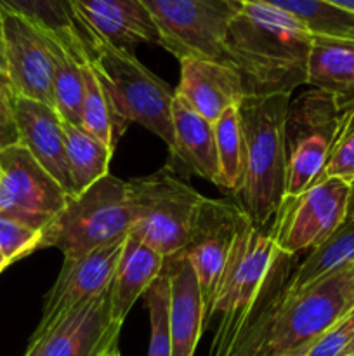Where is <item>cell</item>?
Wrapping results in <instances>:
<instances>
[{
  "mask_svg": "<svg viewBox=\"0 0 354 356\" xmlns=\"http://www.w3.org/2000/svg\"><path fill=\"white\" fill-rule=\"evenodd\" d=\"M245 212L231 200L203 198L191 229L189 240L180 252L196 273L205 302V329L215 291L235 247Z\"/></svg>",
  "mask_w": 354,
  "mask_h": 356,
  "instance_id": "7c38bea8",
  "label": "cell"
},
{
  "mask_svg": "<svg viewBox=\"0 0 354 356\" xmlns=\"http://www.w3.org/2000/svg\"><path fill=\"white\" fill-rule=\"evenodd\" d=\"M353 308L354 263L325 275L301 291H288L264 356H280L312 344Z\"/></svg>",
  "mask_w": 354,
  "mask_h": 356,
  "instance_id": "52a82bcc",
  "label": "cell"
},
{
  "mask_svg": "<svg viewBox=\"0 0 354 356\" xmlns=\"http://www.w3.org/2000/svg\"><path fill=\"white\" fill-rule=\"evenodd\" d=\"M19 145L16 115L12 106V94L9 89H0V152Z\"/></svg>",
  "mask_w": 354,
  "mask_h": 356,
  "instance_id": "836d02e7",
  "label": "cell"
},
{
  "mask_svg": "<svg viewBox=\"0 0 354 356\" xmlns=\"http://www.w3.org/2000/svg\"><path fill=\"white\" fill-rule=\"evenodd\" d=\"M349 263H354V221H344L333 235L297 263L290 277V292L301 291Z\"/></svg>",
  "mask_w": 354,
  "mask_h": 356,
  "instance_id": "484cf974",
  "label": "cell"
},
{
  "mask_svg": "<svg viewBox=\"0 0 354 356\" xmlns=\"http://www.w3.org/2000/svg\"><path fill=\"white\" fill-rule=\"evenodd\" d=\"M0 75L6 79V61H3V40H2V28H0ZM7 82V79H6Z\"/></svg>",
  "mask_w": 354,
  "mask_h": 356,
  "instance_id": "f35d334b",
  "label": "cell"
},
{
  "mask_svg": "<svg viewBox=\"0 0 354 356\" xmlns=\"http://www.w3.org/2000/svg\"><path fill=\"white\" fill-rule=\"evenodd\" d=\"M325 177H339L347 183L354 181V103L342 106L339 131L319 179Z\"/></svg>",
  "mask_w": 354,
  "mask_h": 356,
  "instance_id": "4dcf8cb0",
  "label": "cell"
},
{
  "mask_svg": "<svg viewBox=\"0 0 354 356\" xmlns=\"http://www.w3.org/2000/svg\"><path fill=\"white\" fill-rule=\"evenodd\" d=\"M0 86H3V87H7V89H9V86H7L6 79H3V76H2V75H0Z\"/></svg>",
  "mask_w": 354,
  "mask_h": 356,
  "instance_id": "7bdbcfd3",
  "label": "cell"
},
{
  "mask_svg": "<svg viewBox=\"0 0 354 356\" xmlns=\"http://www.w3.org/2000/svg\"><path fill=\"white\" fill-rule=\"evenodd\" d=\"M125 238L80 257L65 259L58 280L45 296L42 320L35 336H47L66 315L110 291Z\"/></svg>",
  "mask_w": 354,
  "mask_h": 356,
  "instance_id": "5bb4252c",
  "label": "cell"
},
{
  "mask_svg": "<svg viewBox=\"0 0 354 356\" xmlns=\"http://www.w3.org/2000/svg\"><path fill=\"white\" fill-rule=\"evenodd\" d=\"M239 106V104H238ZM233 106L214 124L221 188L238 195L245 179L246 145L239 108Z\"/></svg>",
  "mask_w": 354,
  "mask_h": 356,
  "instance_id": "83f0119b",
  "label": "cell"
},
{
  "mask_svg": "<svg viewBox=\"0 0 354 356\" xmlns=\"http://www.w3.org/2000/svg\"><path fill=\"white\" fill-rule=\"evenodd\" d=\"M170 280V337L172 356H194L205 329V302L200 282L183 252L165 257Z\"/></svg>",
  "mask_w": 354,
  "mask_h": 356,
  "instance_id": "d6986e66",
  "label": "cell"
},
{
  "mask_svg": "<svg viewBox=\"0 0 354 356\" xmlns=\"http://www.w3.org/2000/svg\"><path fill=\"white\" fill-rule=\"evenodd\" d=\"M0 10L26 17L75 52L87 54L90 40L76 19L69 0H0Z\"/></svg>",
  "mask_w": 354,
  "mask_h": 356,
  "instance_id": "cb8c5ba5",
  "label": "cell"
},
{
  "mask_svg": "<svg viewBox=\"0 0 354 356\" xmlns=\"http://www.w3.org/2000/svg\"><path fill=\"white\" fill-rule=\"evenodd\" d=\"M130 225L127 183L108 174L68 198L65 209L42 232L38 250L54 247L65 259L80 257L128 236Z\"/></svg>",
  "mask_w": 354,
  "mask_h": 356,
  "instance_id": "277c9868",
  "label": "cell"
},
{
  "mask_svg": "<svg viewBox=\"0 0 354 356\" xmlns=\"http://www.w3.org/2000/svg\"><path fill=\"white\" fill-rule=\"evenodd\" d=\"M0 89H7V87H3V86H0Z\"/></svg>",
  "mask_w": 354,
  "mask_h": 356,
  "instance_id": "ee69618b",
  "label": "cell"
},
{
  "mask_svg": "<svg viewBox=\"0 0 354 356\" xmlns=\"http://www.w3.org/2000/svg\"><path fill=\"white\" fill-rule=\"evenodd\" d=\"M42 233L19 221L0 218V250L9 264L37 252Z\"/></svg>",
  "mask_w": 354,
  "mask_h": 356,
  "instance_id": "1f68e13d",
  "label": "cell"
},
{
  "mask_svg": "<svg viewBox=\"0 0 354 356\" xmlns=\"http://www.w3.org/2000/svg\"><path fill=\"white\" fill-rule=\"evenodd\" d=\"M127 190L132 214L128 235L163 257L180 252L189 240L203 195L177 177L172 167L127 181Z\"/></svg>",
  "mask_w": 354,
  "mask_h": 356,
  "instance_id": "5b68a950",
  "label": "cell"
},
{
  "mask_svg": "<svg viewBox=\"0 0 354 356\" xmlns=\"http://www.w3.org/2000/svg\"><path fill=\"white\" fill-rule=\"evenodd\" d=\"M307 86L332 94L340 106L354 103V42L314 38Z\"/></svg>",
  "mask_w": 354,
  "mask_h": 356,
  "instance_id": "7402d4cb",
  "label": "cell"
},
{
  "mask_svg": "<svg viewBox=\"0 0 354 356\" xmlns=\"http://www.w3.org/2000/svg\"><path fill=\"white\" fill-rule=\"evenodd\" d=\"M354 339V308L312 343L305 356H342Z\"/></svg>",
  "mask_w": 354,
  "mask_h": 356,
  "instance_id": "d6a6232c",
  "label": "cell"
},
{
  "mask_svg": "<svg viewBox=\"0 0 354 356\" xmlns=\"http://www.w3.org/2000/svg\"><path fill=\"white\" fill-rule=\"evenodd\" d=\"M353 353H354V339L351 341V344H349V346H347V350L344 351V355H353Z\"/></svg>",
  "mask_w": 354,
  "mask_h": 356,
  "instance_id": "60d3db41",
  "label": "cell"
},
{
  "mask_svg": "<svg viewBox=\"0 0 354 356\" xmlns=\"http://www.w3.org/2000/svg\"><path fill=\"white\" fill-rule=\"evenodd\" d=\"M62 129L73 195H78L110 174V162L115 149L78 125L62 122Z\"/></svg>",
  "mask_w": 354,
  "mask_h": 356,
  "instance_id": "d4e9b609",
  "label": "cell"
},
{
  "mask_svg": "<svg viewBox=\"0 0 354 356\" xmlns=\"http://www.w3.org/2000/svg\"><path fill=\"white\" fill-rule=\"evenodd\" d=\"M87 59L108 97L118 131L139 124L174 149L172 104L176 90L146 68L132 51L92 40Z\"/></svg>",
  "mask_w": 354,
  "mask_h": 356,
  "instance_id": "3957f363",
  "label": "cell"
},
{
  "mask_svg": "<svg viewBox=\"0 0 354 356\" xmlns=\"http://www.w3.org/2000/svg\"><path fill=\"white\" fill-rule=\"evenodd\" d=\"M297 17L314 38L354 42V14L328 0H264Z\"/></svg>",
  "mask_w": 354,
  "mask_h": 356,
  "instance_id": "4316f807",
  "label": "cell"
},
{
  "mask_svg": "<svg viewBox=\"0 0 354 356\" xmlns=\"http://www.w3.org/2000/svg\"><path fill=\"white\" fill-rule=\"evenodd\" d=\"M158 28L160 47L179 61L228 63V30L236 0H142Z\"/></svg>",
  "mask_w": 354,
  "mask_h": 356,
  "instance_id": "9c48e42d",
  "label": "cell"
},
{
  "mask_svg": "<svg viewBox=\"0 0 354 356\" xmlns=\"http://www.w3.org/2000/svg\"><path fill=\"white\" fill-rule=\"evenodd\" d=\"M69 195L23 145L0 152V218L44 232Z\"/></svg>",
  "mask_w": 354,
  "mask_h": 356,
  "instance_id": "8fae6325",
  "label": "cell"
},
{
  "mask_svg": "<svg viewBox=\"0 0 354 356\" xmlns=\"http://www.w3.org/2000/svg\"><path fill=\"white\" fill-rule=\"evenodd\" d=\"M146 308L149 312L148 356H172V337H170V280L165 270L144 292Z\"/></svg>",
  "mask_w": 354,
  "mask_h": 356,
  "instance_id": "f546056e",
  "label": "cell"
},
{
  "mask_svg": "<svg viewBox=\"0 0 354 356\" xmlns=\"http://www.w3.org/2000/svg\"><path fill=\"white\" fill-rule=\"evenodd\" d=\"M49 40H51L52 63H54V73H52L54 110L58 111L62 122L80 127L83 94H85L83 70H85L87 54H78L54 35H49Z\"/></svg>",
  "mask_w": 354,
  "mask_h": 356,
  "instance_id": "603a6c76",
  "label": "cell"
},
{
  "mask_svg": "<svg viewBox=\"0 0 354 356\" xmlns=\"http://www.w3.org/2000/svg\"><path fill=\"white\" fill-rule=\"evenodd\" d=\"M344 356H354V353L353 355H344Z\"/></svg>",
  "mask_w": 354,
  "mask_h": 356,
  "instance_id": "f6af8a7d",
  "label": "cell"
},
{
  "mask_svg": "<svg viewBox=\"0 0 354 356\" xmlns=\"http://www.w3.org/2000/svg\"><path fill=\"white\" fill-rule=\"evenodd\" d=\"M83 80H85V94H83V110H82V125L89 134L103 141L110 148L115 149L118 139L121 138L118 131L117 120L113 117L108 97L101 87L99 79L94 73L89 59L83 70Z\"/></svg>",
  "mask_w": 354,
  "mask_h": 356,
  "instance_id": "f1b7e54d",
  "label": "cell"
},
{
  "mask_svg": "<svg viewBox=\"0 0 354 356\" xmlns=\"http://www.w3.org/2000/svg\"><path fill=\"white\" fill-rule=\"evenodd\" d=\"M346 221H354V181L351 183V193H349V204H347Z\"/></svg>",
  "mask_w": 354,
  "mask_h": 356,
  "instance_id": "d590c367",
  "label": "cell"
},
{
  "mask_svg": "<svg viewBox=\"0 0 354 356\" xmlns=\"http://www.w3.org/2000/svg\"><path fill=\"white\" fill-rule=\"evenodd\" d=\"M340 115L339 101L314 87L290 99L285 117V197H298L319 179L339 131Z\"/></svg>",
  "mask_w": 354,
  "mask_h": 356,
  "instance_id": "ba28073f",
  "label": "cell"
},
{
  "mask_svg": "<svg viewBox=\"0 0 354 356\" xmlns=\"http://www.w3.org/2000/svg\"><path fill=\"white\" fill-rule=\"evenodd\" d=\"M165 257L144 242L128 235L110 287L111 316L124 323L141 296L162 273Z\"/></svg>",
  "mask_w": 354,
  "mask_h": 356,
  "instance_id": "44dd1931",
  "label": "cell"
},
{
  "mask_svg": "<svg viewBox=\"0 0 354 356\" xmlns=\"http://www.w3.org/2000/svg\"><path fill=\"white\" fill-rule=\"evenodd\" d=\"M311 346L312 344H305V346L297 348V350H292V351H288V353H283L280 356H305L309 353V350H311Z\"/></svg>",
  "mask_w": 354,
  "mask_h": 356,
  "instance_id": "8d00e7d4",
  "label": "cell"
},
{
  "mask_svg": "<svg viewBox=\"0 0 354 356\" xmlns=\"http://www.w3.org/2000/svg\"><path fill=\"white\" fill-rule=\"evenodd\" d=\"M7 266H9V261L6 259V256H3L2 250H0V273H2Z\"/></svg>",
  "mask_w": 354,
  "mask_h": 356,
  "instance_id": "ab89813d",
  "label": "cell"
},
{
  "mask_svg": "<svg viewBox=\"0 0 354 356\" xmlns=\"http://www.w3.org/2000/svg\"><path fill=\"white\" fill-rule=\"evenodd\" d=\"M104 356H121V353H120V350H118V348H115V350H111L110 353H106Z\"/></svg>",
  "mask_w": 354,
  "mask_h": 356,
  "instance_id": "b9f144b4",
  "label": "cell"
},
{
  "mask_svg": "<svg viewBox=\"0 0 354 356\" xmlns=\"http://www.w3.org/2000/svg\"><path fill=\"white\" fill-rule=\"evenodd\" d=\"M45 339H47V336H35L33 334L30 341V346H28L24 356H42V353H44Z\"/></svg>",
  "mask_w": 354,
  "mask_h": 356,
  "instance_id": "e575fe53",
  "label": "cell"
},
{
  "mask_svg": "<svg viewBox=\"0 0 354 356\" xmlns=\"http://www.w3.org/2000/svg\"><path fill=\"white\" fill-rule=\"evenodd\" d=\"M179 63L180 80L176 94L212 124L245 97L242 76L235 66L198 58Z\"/></svg>",
  "mask_w": 354,
  "mask_h": 356,
  "instance_id": "ac0fdd59",
  "label": "cell"
},
{
  "mask_svg": "<svg viewBox=\"0 0 354 356\" xmlns=\"http://www.w3.org/2000/svg\"><path fill=\"white\" fill-rule=\"evenodd\" d=\"M121 327L111 316L108 291L66 315L47 334L42 356H104L118 348Z\"/></svg>",
  "mask_w": 354,
  "mask_h": 356,
  "instance_id": "2e32d148",
  "label": "cell"
},
{
  "mask_svg": "<svg viewBox=\"0 0 354 356\" xmlns=\"http://www.w3.org/2000/svg\"><path fill=\"white\" fill-rule=\"evenodd\" d=\"M349 193L351 183L325 177L298 197H285L271 222L276 250L301 256L321 245L346 221Z\"/></svg>",
  "mask_w": 354,
  "mask_h": 356,
  "instance_id": "30bf717a",
  "label": "cell"
},
{
  "mask_svg": "<svg viewBox=\"0 0 354 356\" xmlns=\"http://www.w3.org/2000/svg\"><path fill=\"white\" fill-rule=\"evenodd\" d=\"M89 40L132 51L134 45H160L158 28L142 0H69Z\"/></svg>",
  "mask_w": 354,
  "mask_h": 356,
  "instance_id": "9a60e30c",
  "label": "cell"
},
{
  "mask_svg": "<svg viewBox=\"0 0 354 356\" xmlns=\"http://www.w3.org/2000/svg\"><path fill=\"white\" fill-rule=\"evenodd\" d=\"M328 2L335 3V6L342 7V9L349 10V13L354 14V0H328Z\"/></svg>",
  "mask_w": 354,
  "mask_h": 356,
  "instance_id": "74e56055",
  "label": "cell"
},
{
  "mask_svg": "<svg viewBox=\"0 0 354 356\" xmlns=\"http://www.w3.org/2000/svg\"><path fill=\"white\" fill-rule=\"evenodd\" d=\"M19 145L73 197L62 120L51 104L12 96Z\"/></svg>",
  "mask_w": 354,
  "mask_h": 356,
  "instance_id": "e0dca14e",
  "label": "cell"
},
{
  "mask_svg": "<svg viewBox=\"0 0 354 356\" xmlns=\"http://www.w3.org/2000/svg\"><path fill=\"white\" fill-rule=\"evenodd\" d=\"M0 28L6 79L10 94L54 106V63L47 31L10 10H0Z\"/></svg>",
  "mask_w": 354,
  "mask_h": 356,
  "instance_id": "4fadbf2b",
  "label": "cell"
},
{
  "mask_svg": "<svg viewBox=\"0 0 354 356\" xmlns=\"http://www.w3.org/2000/svg\"><path fill=\"white\" fill-rule=\"evenodd\" d=\"M274 254L276 245L271 226L260 228L245 214L207 320V327L212 320H217L208 356L228 353L236 329L259 296Z\"/></svg>",
  "mask_w": 354,
  "mask_h": 356,
  "instance_id": "8992f818",
  "label": "cell"
},
{
  "mask_svg": "<svg viewBox=\"0 0 354 356\" xmlns=\"http://www.w3.org/2000/svg\"><path fill=\"white\" fill-rule=\"evenodd\" d=\"M314 37L295 16L264 0H236L228 30V65L242 76L245 97L290 96L307 86Z\"/></svg>",
  "mask_w": 354,
  "mask_h": 356,
  "instance_id": "6da1fadb",
  "label": "cell"
},
{
  "mask_svg": "<svg viewBox=\"0 0 354 356\" xmlns=\"http://www.w3.org/2000/svg\"><path fill=\"white\" fill-rule=\"evenodd\" d=\"M174 149L170 152L187 172L221 186L214 124L201 117L176 94L172 104Z\"/></svg>",
  "mask_w": 354,
  "mask_h": 356,
  "instance_id": "ffe728a7",
  "label": "cell"
},
{
  "mask_svg": "<svg viewBox=\"0 0 354 356\" xmlns=\"http://www.w3.org/2000/svg\"><path fill=\"white\" fill-rule=\"evenodd\" d=\"M290 96H248L239 103L246 145L245 179L239 207L253 225L267 228L287 195L285 117Z\"/></svg>",
  "mask_w": 354,
  "mask_h": 356,
  "instance_id": "7a4b0ae2",
  "label": "cell"
}]
</instances>
